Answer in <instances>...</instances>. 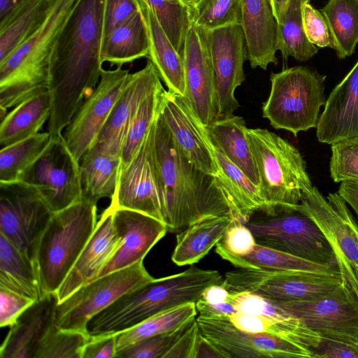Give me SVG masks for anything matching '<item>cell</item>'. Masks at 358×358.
I'll return each mask as SVG.
<instances>
[{"instance_id": "obj_1", "label": "cell", "mask_w": 358, "mask_h": 358, "mask_svg": "<svg viewBox=\"0 0 358 358\" xmlns=\"http://www.w3.org/2000/svg\"><path fill=\"white\" fill-rule=\"evenodd\" d=\"M107 0H77L52 49L48 132L62 136L66 126L97 85L103 71Z\"/></svg>"}, {"instance_id": "obj_2", "label": "cell", "mask_w": 358, "mask_h": 358, "mask_svg": "<svg viewBox=\"0 0 358 358\" xmlns=\"http://www.w3.org/2000/svg\"><path fill=\"white\" fill-rule=\"evenodd\" d=\"M154 156L168 231L180 232L208 216L231 217L228 201L217 180L189 160L160 113L155 120Z\"/></svg>"}, {"instance_id": "obj_3", "label": "cell", "mask_w": 358, "mask_h": 358, "mask_svg": "<svg viewBox=\"0 0 358 358\" xmlns=\"http://www.w3.org/2000/svg\"><path fill=\"white\" fill-rule=\"evenodd\" d=\"M223 280L217 271L195 266L154 278L123 294L95 315L92 326L98 335L117 334L162 312L187 303H196L208 287L222 285Z\"/></svg>"}, {"instance_id": "obj_4", "label": "cell", "mask_w": 358, "mask_h": 358, "mask_svg": "<svg viewBox=\"0 0 358 358\" xmlns=\"http://www.w3.org/2000/svg\"><path fill=\"white\" fill-rule=\"evenodd\" d=\"M76 1L50 0L42 20L0 62L1 109L7 110L48 90L52 49Z\"/></svg>"}, {"instance_id": "obj_5", "label": "cell", "mask_w": 358, "mask_h": 358, "mask_svg": "<svg viewBox=\"0 0 358 358\" xmlns=\"http://www.w3.org/2000/svg\"><path fill=\"white\" fill-rule=\"evenodd\" d=\"M246 134L259 176V192L266 215L296 211L303 190L313 185L299 150L265 129H247Z\"/></svg>"}, {"instance_id": "obj_6", "label": "cell", "mask_w": 358, "mask_h": 358, "mask_svg": "<svg viewBox=\"0 0 358 358\" xmlns=\"http://www.w3.org/2000/svg\"><path fill=\"white\" fill-rule=\"evenodd\" d=\"M96 224V203L83 198L54 213L40 238L34 257L44 293L57 291Z\"/></svg>"}, {"instance_id": "obj_7", "label": "cell", "mask_w": 358, "mask_h": 358, "mask_svg": "<svg viewBox=\"0 0 358 358\" xmlns=\"http://www.w3.org/2000/svg\"><path fill=\"white\" fill-rule=\"evenodd\" d=\"M326 76L306 66H294L272 73L269 96L262 105V116L276 129L299 132L316 127L326 103Z\"/></svg>"}, {"instance_id": "obj_8", "label": "cell", "mask_w": 358, "mask_h": 358, "mask_svg": "<svg viewBox=\"0 0 358 358\" xmlns=\"http://www.w3.org/2000/svg\"><path fill=\"white\" fill-rule=\"evenodd\" d=\"M342 282L340 272L237 268L225 273L222 285L230 294L250 292L271 301L285 303L317 299Z\"/></svg>"}, {"instance_id": "obj_9", "label": "cell", "mask_w": 358, "mask_h": 358, "mask_svg": "<svg viewBox=\"0 0 358 358\" xmlns=\"http://www.w3.org/2000/svg\"><path fill=\"white\" fill-rule=\"evenodd\" d=\"M245 224L259 245L315 264L338 266L327 237L313 220L299 211L252 216Z\"/></svg>"}, {"instance_id": "obj_10", "label": "cell", "mask_w": 358, "mask_h": 358, "mask_svg": "<svg viewBox=\"0 0 358 358\" xmlns=\"http://www.w3.org/2000/svg\"><path fill=\"white\" fill-rule=\"evenodd\" d=\"M143 262L100 276L83 285L55 308V324L86 333L92 317L128 292L153 280Z\"/></svg>"}, {"instance_id": "obj_11", "label": "cell", "mask_w": 358, "mask_h": 358, "mask_svg": "<svg viewBox=\"0 0 358 358\" xmlns=\"http://www.w3.org/2000/svg\"><path fill=\"white\" fill-rule=\"evenodd\" d=\"M53 214L34 186L22 180L0 182V234L34 260Z\"/></svg>"}, {"instance_id": "obj_12", "label": "cell", "mask_w": 358, "mask_h": 358, "mask_svg": "<svg viewBox=\"0 0 358 358\" xmlns=\"http://www.w3.org/2000/svg\"><path fill=\"white\" fill-rule=\"evenodd\" d=\"M19 180L36 188L53 213L83 199L80 163L63 136L50 139L46 149Z\"/></svg>"}, {"instance_id": "obj_13", "label": "cell", "mask_w": 358, "mask_h": 358, "mask_svg": "<svg viewBox=\"0 0 358 358\" xmlns=\"http://www.w3.org/2000/svg\"><path fill=\"white\" fill-rule=\"evenodd\" d=\"M274 303L320 337L358 345V301L343 278L317 299Z\"/></svg>"}, {"instance_id": "obj_14", "label": "cell", "mask_w": 358, "mask_h": 358, "mask_svg": "<svg viewBox=\"0 0 358 358\" xmlns=\"http://www.w3.org/2000/svg\"><path fill=\"white\" fill-rule=\"evenodd\" d=\"M155 129V121L132 159L120 168L109 206L138 211L164 222L162 192L154 156Z\"/></svg>"}, {"instance_id": "obj_15", "label": "cell", "mask_w": 358, "mask_h": 358, "mask_svg": "<svg viewBox=\"0 0 358 358\" xmlns=\"http://www.w3.org/2000/svg\"><path fill=\"white\" fill-rule=\"evenodd\" d=\"M215 90L216 120L234 115L239 107L236 89L245 80L243 65L248 51L241 26L229 24L206 30Z\"/></svg>"}, {"instance_id": "obj_16", "label": "cell", "mask_w": 358, "mask_h": 358, "mask_svg": "<svg viewBox=\"0 0 358 358\" xmlns=\"http://www.w3.org/2000/svg\"><path fill=\"white\" fill-rule=\"evenodd\" d=\"M201 334L228 358H312L308 348L289 339L267 333H250L236 328L229 317L199 315Z\"/></svg>"}, {"instance_id": "obj_17", "label": "cell", "mask_w": 358, "mask_h": 358, "mask_svg": "<svg viewBox=\"0 0 358 358\" xmlns=\"http://www.w3.org/2000/svg\"><path fill=\"white\" fill-rule=\"evenodd\" d=\"M129 74L122 66L113 70L103 69L97 85L64 130V139L78 162L96 140Z\"/></svg>"}, {"instance_id": "obj_18", "label": "cell", "mask_w": 358, "mask_h": 358, "mask_svg": "<svg viewBox=\"0 0 358 358\" xmlns=\"http://www.w3.org/2000/svg\"><path fill=\"white\" fill-rule=\"evenodd\" d=\"M296 211L315 222L334 252L358 265V223L338 192L324 197L316 187H308L303 190Z\"/></svg>"}, {"instance_id": "obj_19", "label": "cell", "mask_w": 358, "mask_h": 358, "mask_svg": "<svg viewBox=\"0 0 358 358\" xmlns=\"http://www.w3.org/2000/svg\"><path fill=\"white\" fill-rule=\"evenodd\" d=\"M182 58L185 80L183 97L197 118L208 127L216 118L217 107L206 29L190 24Z\"/></svg>"}, {"instance_id": "obj_20", "label": "cell", "mask_w": 358, "mask_h": 358, "mask_svg": "<svg viewBox=\"0 0 358 358\" xmlns=\"http://www.w3.org/2000/svg\"><path fill=\"white\" fill-rule=\"evenodd\" d=\"M160 85L161 78L149 59L142 69L129 73L108 119L90 149L120 157L125 136L141 104Z\"/></svg>"}, {"instance_id": "obj_21", "label": "cell", "mask_w": 358, "mask_h": 358, "mask_svg": "<svg viewBox=\"0 0 358 358\" xmlns=\"http://www.w3.org/2000/svg\"><path fill=\"white\" fill-rule=\"evenodd\" d=\"M113 224L120 243L97 278L143 262L150 250L168 231L166 225L161 220L124 208L113 210Z\"/></svg>"}, {"instance_id": "obj_22", "label": "cell", "mask_w": 358, "mask_h": 358, "mask_svg": "<svg viewBox=\"0 0 358 358\" xmlns=\"http://www.w3.org/2000/svg\"><path fill=\"white\" fill-rule=\"evenodd\" d=\"M120 238L113 224V210L108 206L71 271L55 293L58 303L78 288L96 279L116 251Z\"/></svg>"}, {"instance_id": "obj_23", "label": "cell", "mask_w": 358, "mask_h": 358, "mask_svg": "<svg viewBox=\"0 0 358 358\" xmlns=\"http://www.w3.org/2000/svg\"><path fill=\"white\" fill-rule=\"evenodd\" d=\"M160 115L189 160L217 180V166L200 131L197 117L185 98L164 90Z\"/></svg>"}, {"instance_id": "obj_24", "label": "cell", "mask_w": 358, "mask_h": 358, "mask_svg": "<svg viewBox=\"0 0 358 358\" xmlns=\"http://www.w3.org/2000/svg\"><path fill=\"white\" fill-rule=\"evenodd\" d=\"M316 129L326 144L358 137V60L329 94Z\"/></svg>"}, {"instance_id": "obj_25", "label": "cell", "mask_w": 358, "mask_h": 358, "mask_svg": "<svg viewBox=\"0 0 358 358\" xmlns=\"http://www.w3.org/2000/svg\"><path fill=\"white\" fill-rule=\"evenodd\" d=\"M55 294L45 293L10 327L0 348V358H36L45 336L55 324Z\"/></svg>"}, {"instance_id": "obj_26", "label": "cell", "mask_w": 358, "mask_h": 358, "mask_svg": "<svg viewBox=\"0 0 358 358\" xmlns=\"http://www.w3.org/2000/svg\"><path fill=\"white\" fill-rule=\"evenodd\" d=\"M197 122L219 169L217 181L228 201L231 219L245 224L255 214H264L266 206L258 187L228 159L198 118Z\"/></svg>"}, {"instance_id": "obj_27", "label": "cell", "mask_w": 358, "mask_h": 358, "mask_svg": "<svg viewBox=\"0 0 358 358\" xmlns=\"http://www.w3.org/2000/svg\"><path fill=\"white\" fill-rule=\"evenodd\" d=\"M252 69L278 64V23L271 0H242L241 24Z\"/></svg>"}, {"instance_id": "obj_28", "label": "cell", "mask_w": 358, "mask_h": 358, "mask_svg": "<svg viewBox=\"0 0 358 358\" xmlns=\"http://www.w3.org/2000/svg\"><path fill=\"white\" fill-rule=\"evenodd\" d=\"M145 22L149 37L147 57L166 85L168 92L185 95L183 58L173 46L151 6L145 0H136Z\"/></svg>"}, {"instance_id": "obj_29", "label": "cell", "mask_w": 358, "mask_h": 358, "mask_svg": "<svg viewBox=\"0 0 358 358\" xmlns=\"http://www.w3.org/2000/svg\"><path fill=\"white\" fill-rule=\"evenodd\" d=\"M232 222L228 215H212L178 232L172 261L178 266L199 262L221 240Z\"/></svg>"}, {"instance_id": "obj_30", "label": "cell", "mask_w": 358, "mask_h": 358, "mask_svg": "<svg viewBox=\"0 0 358 358\" xmlns=\"http://www.w3.org/2000/svg\"><path fill=\"white\" fill-rule=\"evenodd\" d=\"M206 127L228 159L258 187L259 172L246 134L248 128L244 119L234 115L214 120Z\"/></svg>"}, {"instance_id": "obj_31", "label": "cell", "mask_w": 358, "mask_h": 358, "mask_svg": "<svg viewBox=\"0 0 358 358\" xmlns=\"http://www.w3.org/2000/svg\"><path fill=\"white\" fill-rule=\"evenodd\" d=\"M0 287L34 301L45 294L36 262L0 234Z\"/></svg>"}, {"instance_id": "obj_32", "label": "cell", "mask_w": 358, "mask_h": 358, "mask_svg": "<svg viewBox=\"0 0 358 358\" xmlns=\"http://www.w3.org/2000/svg\"><path fill=\"white\" fill-rule=\"evenodd\" d=\"M51 98L48 90L23 101L1 121V148L31 137L38 133L49 120Z\"/></svg>"}, {"instance_id": "obj_33", "label": "cell", "mask_w": 358, "mask_h": 358, "mask_svg": "<svg viewBox=\"0 0 358 358\" xmlns=\"http://www.w3.org/2000/svg\"><path fill=\"white\" fill-rule=\"evenodd\" d=\"M148 30L141 13L116 27L104 41L102 59L113 65L122 66L149 54Z\"/></svg>"}, {"instance_id": "obj_34", "label": "cell", "mask_w": 358, "mask_h": 358, "mask_svg": "<svg viewBox=\"0 0 358 358\" xmlns=\"http://www.w3.org/2000/svg\"><path fill=\"white\" fill-rule=\"evenodd\" d=\"M215 252L237 268L264 271H304L317 273H339L338 266L321 265L292 255L256 243L245 255H235L217 243Z\"/></svg>"}, {"instance_id": "obj_35", "label": "cell", "mask_w": 358, "mask_h": 358, "mask_svg": "<svg viewBox=\"0 0 358 358\" xmlns=\"http://www.w3.org/2000/svg\"><path fill=\"white\" fill-rule=\"evenodd\" d=\"M79 163L83 198L95 203L103 198L111 199L117 185L120 157L90 149Z\"/></svg>"}, {"instance_id": "obj_36", "label": "cell", "mask_w": 358, "mask_h": 358, "mask_svg": "<svg viewBox=\"0 0 358 358\" xmlns=\"http://www.w3.org/2000/svg\"><path fill=\"white\" fill-rule=\"evenodd\" d=\"M50 0H22L0 20V62L6 59L43 18Z\"/></svg>"}, {"instance_id": "obj_37", "label": "cell", "mask_w": 358, "mask_h": 358, "mask_svg": "<svg viewBox=\"0 0 358 358\" xmlns=\"http://www.w3.org/2000/svg\"><path fill=\"white\" fill-rule=\"evenodd\" d=\"M310 0H287L278 23L277 50L285 59L292 57L306 62L315 56L318 48L306 36L303 8Z\"/></svg>"}, {"instance_id": "obj_38", "label": "cell", "mask_w": 358, "mask_h": 358, "mask_svg": "<svg viewBox=\"0 0 358 358\" xmlns=\"http://www.w3.org/2000/svg\"><path fill=\"white\" fill-rule=\"evenodd\" d=\"M320 11L338 57L350 56L358 43V0H329Z\"/></svg>"}, {"instance_id": "obj_39", "label": "cell", "mask_w": 358, "mask_h": 358, "mask_svg": "<svg viewBox=\"0 0 358 358\" xmlns=\"http://www.w3.org/2000/svg\"><path fill=\"white\" fill-rule=\"evenodd\" d=\"M196 313V303H187L155 315L127 330L115 334L117 353L137 341L175 329L195 317Z\"/></svg>"}, {"instance_id": "obj_40", "label": "cell", "mask_w": 358, "mask_h": 358, "mask_svg": "<svg viewBox=\"0 0 358 358\" xmlns=\"http://www.w3.org/2000/svg\"><path fill=\"white\" fill-rule=\"evenodd\" d=\"M50 139L48 132H39L31 137L1 148L0 182L19 180L23 173L46 149Z\"/></svg>"}, {"instance_id": "obj_41", "label": "cell", "mask_w": 358, "mask_h": 358, "mask_svg": "<svg viewBox=\"0 0 358 358\" xmlns=\"http://www.w3.org/2000/svg\"><path fill=\"white\" fill-rule=\"evenodd\" d=\"M164 90L160 85L141 104L123 141L120 168L132 159L160 113Z\"/></svg>"}, {"instance_id": "obj_42", "label": "cell", "mask_w": 358, "mask_h": 358, "mask_svg": "<svg viewBox=\"0 0 358 358\" xmlns=\"http://www.w3.org/2000/svg\"><path fill=\"white\" fill-rule=\"evenodd\" d=\"M242 0H196L187 7L191 24L206 30L241 24Z\"/></svg>"}, {"instance_id": "obj_43", "label": "cell", "mask_w": 358, "mask_h": 358, "mask_svg": "<svg viewBox=\"0 0 358 358\" xmlns=\"http://www.w3.org/2000/svg\"><path fill=\"white\" fill-rule=\"evenodd\" d=\"M178 53L182 56L191 22L187 7L180 0H145Z\"/></svg>"}, {"instance_id": "obj_44", "label": "cell", "mask_w": 358, "mask_h": 358, "mask_svg": "<svg viewBox=\"0 0 358 358\" xmlns=\"http://www.w3.org/2000/svg\"><path fill=\"white\" fill-rule=\"evenodd\" d=\"M90 338L88 334L63 329L55 324L41 341L36 358H81L83 348Z\"/></svg>"}, {"instance_id": "obj_45", "label": "cell", "mask_w": 358, "mask_h": 358, "mask_svg": "<svg viewBox=\"0 0 358 358\" xmlns=\"http://www.w3.org/2000/svg\"><path fill=\"white\" fill-rule=\"evenodd\" d=\"M196 318L193 317L173 330L137 341L120 350L117 358H164L179 337Z\"/></svg>"}, {"instance_id": "obj_46", "label": "cell", "mask_w": 358, "mask_h": 358, "mask_svg": "<svg viewBox=\"0 0 358 358\" xmlns=\"http://www.w3.org/2000/svg\"><path fill=\"white\" fill-rule=\"evenodd\" d=\"M330 176L335 182L358 181V137L331 144Z\"/></svg>"}, {"instance_id": "obj_47", "label": "cell", "mask_w": 358, "mask_h": 358, "mask_svg": "<svg viewBox=\"0 0 358 358\" xmlns=\"http://www.w3.org/2000/svg\"><path fill=\"white\" fill-rule=\"evenodd\" d=\"M304 31L308 41L319 48H333V43L327 23L322 13L306 3L303 8Z\"/></svg>"}, {"instance_id": "obj_48", "label": "cell", "mask_w": 358, "mask_h": 358, "mask_svg": "<svg viewBox=\"0 0 358 358\" xmlns=\"http://www.w3.org/2000/svg\"><path fill=\"white\" fill-rule=\"evenodd\" d=\"M218 243L227 251L235 255L250 253L257 243L252 233L245 224L234 220Z\"/></svg>"}, {"instance_id": "obj_49", "label": "cell", "mask_w": 358, "mask_h": 358, "mask_svg": "<svg viewBox=\"0 0 358 358\" xmlns=\"http://www.w3.org/2000/svg\"><path fill=\"white\" fill-rule=\"evenodd\" d=\"M35 301L9 289L0 287V326H12Z\"/></svg>"}, {"instance_id": "obj_50", "label": "cell", "mask_w": 358, "mask_h": 358, "mask_svg": "<svg viewBox=\"0 0 358 358\" xmlns=\"http://www.w3.org/2000/svg\"><path fill=\"white\" fill-rule=\"evenodd\" d=\"M137 12L138 7L136 0H107L105 13L106 36Z\"/></svg>"}, {"instance_id": "obj_51", "label": "cell", "mask_w": 358, "mask_h": 358, "mask_svg": "<svg viewBox=\"0 0 358 358\" xmlns=\"http://www.w3.org/2000/svg\"><path fill=\"white\" fill-rule=\"evenodd\" d=\"M312 358H358V345L320 337Z\"/></svg>"}, {"instance_id": "obj_52", "label": "cell", "mask_w": 358, "mask_h": 358, "mask_svg": "<svg viewBox=\"0 0 358 358\" xmlns=\"http://www.w3.org/2000/svg\"><path fill=\"white\" fill-rule=\"evenodd\" d=\"M200 333L196 319L179 337L164 358H194L198 336Z\"/></svg>"}, {"instance_id": "obj_53", "label": "cell", "mask_w": 358, "mask_h": 358, "mask_svg": "<svg viewBox=\"0 0 358 358\" xmlns=\"http://www.w3.org/2000/svg\"><path fill=\"white\" fill-rule=\"evenodd\" d=\"M116 355L115 335L91 337L81 352V358H112Z\"/></svg>"}, {"instance_id": "obj_54", "label": "cell", "mask_w": 358, "mask_h": 358, "mask_svg": "<svg viewBox=\"0 0 358 358\" xmlns=\"http://www.w3.org/2000/svg\"><path fill=\"white\" fill-rule=\"evenodd\" d=\"M334 252L339 271L358 301V265L348 261L341 253Z\"/></svg>"}, {"instance_id": "obj_55", "label": "cell", "mask_w": 358, "mask_h": 358, "mask_svg": "<svg viewBox=\"0 0 358 358\" xmlns=\"http://www.w3.org/2000/svg\"><path fill=\"white\" fill-rule=\"evenodd\" d=\"M196 308L199 315L204 317H229L237 312L229 299L217 304L208 303L199 299L196 302Z\"/></svg>"}, {"instance_id": "obj_56", "label": "cell", "mask_w": 358, "mask_h": 358, "mask_svg": "<svg viewBox=\"0 0 358 358\" xmlns=\"http://www.w3.org/2000/svg\"><path fill=\"white\" fill-rule=\"evenodd\" d=\"M194 358H228L227 355L200 332L196 343Z\"/></svg>"}, {"instance_id": "obj_57", "label": "cell", "mask_w": 358, "mask_h": 358, "mask_svg": "<svg viewBox=\"0 0 358 358\" xmlns=\"http://www.w3.org/2000/svg\"><path fill=\"white\" fill-rule=\"evenodd\" d=\"M338 194L354 210L358 217V181L345 180L341 182Z\"/></svg>"}, {"instance_id": "obj_58", "label": "cell", "mask_w": 358, "mask_h": 358, "mask_svg": "<svg viewBox=\"0 0 358 358\" xmlns=\"http://www.w3.org/2000/svg\"><path fill=\"white\" fill-rule=\"evenodd\" d=\"M230 293L222 285L208 287L201 294L199 299L210 304H217L229 300Z\"/></svg>"}, {"instance_id": "obj_59", "label": "cell", "mask_w": 358, "mask_h": 358, "mask_svg": "<svg viewBox=\"0 0 358 358\" xmlns=\"http://www.w3.org/2000/svg\"><path fill=\"white\" fill-rule=\"evenodd\" d=\"M22 0H0V20L10 13Z\"/></svg>"}, {"instance_id": "obj_60", "label": "cell", "mask_w": 358, "mask_h": 358, "mask_svg": "<svg viewBox=\"0 0 358 358\" xmlns=\"http://www.w3.org/2000/svg\"><path fill=\"white\" fill-rule=\"evenodd\" d=\"M273 15L278 22L286 6L285 0H271Z\"/></svg>"}, {"instance_id": "obj_61", "label": "cell", "mask_w": 358, "mask_h": 358, "mask_svg": "<svg viewBox=\"0 0 358 358\" xmlns=\"http://www.w3.org/2000/svg\"><path fill=\"white\" fill-rule=\"evenodd\" d=\"M187 7L192 5L196 0H180Z\"/></svg>"}, {"instance_id": "obj_62", "label": "cell", "mask_w": 358, "mask_h": 358, "mask_svg": "<svg viewBox=\"0 0 358 358\" xmlns=\"http://www.w3.org/2000/svg\"><path fill=\"white\" fill-rule=\"evenodd\" d=\"M285 1H286V3H287V0H285Z\"/></svg>"}]
</instances>
